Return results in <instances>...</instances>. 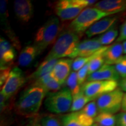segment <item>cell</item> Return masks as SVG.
I'll use <instances>...</instances> for the list:
<instances>
[{
  "instance_id": "cell-1",
  "label": "cell",
  "mask_w": 126,
  "mask_h": 126,
  "mask_svg": "<svg viewBox=\"0 0 126 126\" xmlns=\"http://www.w3.org/2000/svg\"><path fill=\"white\" fill-rule=\"evenodd\" d=\"M47 93L42 88L31 85L20 94L15 104L16 113L25 117L35 116L39 112Z\"/></svg>"
},
{
  "instance_id": "cell-2",
  "label": "cell",
  "mask_w": 126,
  "mask_h": 126,
  "mask_svg": "<svg viewBox=\"0 0 126 126\" xmlns=\"http://www.w3.org/2000/svg\"><path fill=\"white\" fill-rule=\"evenodd\" d=\"M80 37L81 35L69 28L61 31L45 59L59 60L66 57L70 58L79 43Z\"/></svg>"
},
{
  "instance_id": "cell-3",
  "label": "cell",
  "mask_w": 126,
  "mask_h": 126,
  "mask_svg": "<svg viewBox=\"0 0 126 126\" xmlns=\"http://www.w3.org/2000/svg\"><path fill=\"white\" fill-rule=\"evenodd\" d=\"M61 30L59 18L51 16L36 32L34 44L39 54H42L49 46L53 44L59 37Z\"/></svg>"
},
{
  "instance_id": "cell-4",
  "label": "cell",
  "mask_w": 126,
  "mask_h": 126,
  "mask_svg": "<svg viewBox=\"0 0 126 126\" xmlns=\"http://www.w3.org/2000/svg\"><path fill=\"white\" fill-rule=\"evenodd\" d=\"M114 15L94 7L85 8L69 25V28L81 35L96 22L109 16Z\"/></svg>"
},
{
  "instance_id": "cell-5",
  "label": "cell",
  "mask_w": 126,
  "mask_h": 126,
  "mask_svg": "<svg viewBox=\"0 0 126 126\" xmlns=\"http://www.w3.org/2000/svg\"><path fill=\"white\" fill-rule=\"evenodd\" d=\"M72 102V96L68 88H64L54 92L46 94L44 104L48 111L55 114H63L70 111Z\"/></svg>"
},
{
  "instance_id": "cell-6",
  "label": "cell",
  "mask_w": 126,
  "mask_h": 126,
  "mask_svg": "<svg viewBox=\"0 0 126 126\" xmlns=\"http://www.w3.org/2000/svg\"><path fill=\"white\" fill-rule=\"evenodd\" d=\"M124 93L120 89L103 94L96 101L99 113H106L115 114L122 110L123 97Z\"/></svg>"
},
{
  "instance_id": "cell-7",
  "label": "cell",
  "mask_w": 126,
  "mask_h": 126,
  "mask_svg": "<svg viewBox=\"0 0 126 126\" xmlns=\"http://www.w3.org/2000/svg\"><path fill=\"white\" fill-rule=\"evenodd\" d=\"M119 82L116 81H94L86 82L81 86V90L88 96L94 100L103 94L118 88Z\"/></svg>"
},
{
  "instance_id": "cell-8",
  "label": "cell",
  "mask_w": 126,
  "mask_h": 126,
  "mask_svg": "<svg viewBox=\"0 0 126 126\" xmlns=\"http://www.w3.org/2000/svg\"><path fill=\"white\" fill-rule=\"evenodd\" d=\"M27 78L22 70L15 67L12 69L8 79L1 88V93L7 99H11L26 82Z\"/></svg>"
},
{
  "instance_id": "cell-9",
  "label": "cell",
  "mask_w": 126,
  "mask_h": 126,
  "mask_svg": "<svg viewBox=\"0 0 126 126\" xmlns=\"http://www.w3.org/2000/svg\"><path fill=\"white\" fill-rule=\"evenodd\" d=\"M84 9V8L76 5L74 0L58 1L54 7L56 15L63 21L73 20Z\"/></svg>"
},
{
  "instance_id": "cell-10",
  "label": "cell",
  "mask_w": 126,
  "mask_h": 126,
  "mask_svg": "<svg viewBox=\"0 0 126 126\" xmlns=\"http://www.w3.org/2000/svg\"><path fill=\"white\" fill-rule=\"evenodd\" d=\"M103 46L100 43L97 37L91 38L80 42L70 57V59H74L77 57H87L92 56L102 49Z\"/></svg>"
},
{
  "instance_id": "cell-11",
  "label": "cell",
  "mask_w": 126,
  "mask_h": 126,
  "mask_svg": "<svg viewBox=\"0 0 126 126\" xmlns=\"http://www.w3.org/2000/svg\"><path fill=\"white\" fill-rule=\"evenodd\" d=\"M8 1L6 0H1L0 2V16H1V23L2 31L9 39L11 43L16 49L20 48V42L19 39L12 30L10 26L8 20V11L7 8Z\"/></svg>"
},
{
  "instance_id": "cell-12",
  "label": "cell",
  "mask_w": 126,
  "mask_h": 126,
  "mask_svg": "<svg viewBox=\"0 0 126 126\" xmlns=\"http://www.w3.org/2000/svg\"><path fill=\"white\" fill-rule=\"evenodd\" d=\"M14 9L16 18L22 23H28L33 16L34 7L30 0L15 1Z\"/></svg>"
},
{
  "instance_id": "cell-13",
  "label": "cell",
  "mask_w": 126,
  "mask_h": 126,
  "mask_svg": "<svg viewBox=\"0 0 126 126\" xmlns=\"http://www.w3.org/2000/svg\"><path fill=\"white\" fill-rule=\"evenodd\" d=\"M120 78V77L114 65L105 64L96 71L88 75L86 82L94 81H116L119 82Z\"/></svg>"
},
{
  "instance_id": "cell-14",
  "label": "cell",
  "mask_w": 126,
  "mask_h": 126,
  "mask_svg": "<svg viewBox=\"0 0 126 126\" xmlns=\"http://www.w3.org/2000/svg\"><path fill=\"white\" fill-rule=\"evenodd\" d=\"M118 17L116 15L109 16L99 20L85 32L88 37L91 38L93 36L105 33L114 26L117 22Z\"/></svg>"
},
{
  "instance_id": "cell-15",
  "label": "cell",
  "mask_w": 126,
  "mask_h": 126,
  "mask_svg": "<svg viewBox=\"0 0 126 126\" xmlns=\"http://www.w3.org/2000/svg\"><path fill=\"white\" fill-rule=\"evenodd\" d=\"M73 59H59L52 71V73L61 85L66 83L68 78L71 73Z\"/></svg>"
},
{
  "instance_id": "cell-16",
  "label": "cell",
  "mask_w": 126,
  "mask_h": 126,
  "mask_svg": "<svg viewBox=\"0 0 126 126\" xmlns=\"http://www.w3.org/2000/svg\"><path fill=\"white\" fill-rule=\"evenodd\" d=\"M16 56V52L11 42L4 37L0 39V65L11 66Z\"/></svg>"
},
{
  "instance_id": "cell-17",
  "label": "cell",
  "mask_w": 126,
  "mask_h": 126,
  "mask_svg": "<svg viewBox=\"0 0 126 126\" xmlns=\"http://www.w3.org/2000/svg\"><path fill=\"white\" fill-rule=\"evenodd\" d=\"M94 7L107 13L116 15L126 11V0H103L96 3Z\"/></svg>"
},
{
  "instance_id": "cell-18",
  "label": "cell",
  "mask_w": 126,
  "mask_h": 126,
  "mask_svg": "<svg viewBox=\"0 0 126 126\" xmlns=\"http://www.w3.org/2000/svg\"><path fill=\"white\" fill-rule=\"evenodd\" d=\"M32 85L37 86L42 88L45 89L47 94L49 92L59 91L61 89L62 86L59 82L55 78L52 72L33 81Z\"/></svg>"
},
{
  "instance_id": "cell-19",
  "label": "cell",
  "mask_w": 126,
  "mask_h": 126,
  "mask_svg": "<svg viewBox=\"0 0 126 126\" xmlns=\"http://www.w3.org/2000/svg\"><path fill=\"white\" fill-rule=\"evenodd\" d=\"M124 48L123 43H115L109 46L104 51L103 56L105 63L108 65H114L124 56Z\"/></svg>"
},
{
  "instance_id": "cell-20",
  "label": "cell",
  "mask_w": 126,
  "mask_h": 126,
  "mask_svg": "<svg viewBox=\"0 0 126 126\" xmlns=\"http://www.w3.org/2000/svg\"><path fill=\"white\" fill-rule=\"evenodd\" d=\"M38 50L34 45L25 46L20 51L18 58V64L20 67H27L31 65L39 56Z\"/></svg>"
},
{
  "instance_id": "cell-21",
  "label": "cell",
  "mask_w": 126,
  "mask_h": 126,
  "mask_svg": "<svg viewBox=\"0 0 126 126\" xmlns=\"http://www.w3.org/2000/svg\"><path fill=\"white\" fill-rule=\"evenodd\" d=\"M58 60H59L57 59H45L43 62L40 63L37 69L28 77L27 80H31L33 82L37 79L51 72Z\"/></svg>"
},
{
  "instance_id": "cell-22",
  "label": "cell",
  "mask_w": 126,
  "mask_h": 126,
  "mask_svg": "<svg viewBox=\"0 0 126 126\" xmlns=\"http://www.w3.org/2000/svg\"><path fill=\"white\" fill-rule=\"evenodd\" d=\"M94 100H94L92 97L86 96L83 93V91L81 90L79 93L72 96V105L71 107L70 111H71V113H72L80 111L88 103L92 101H94Z\"/></svg>"
},
{
  "instance_id": "cell-23",
  "label": "cell",
  "mask_w": 126,
  "mask_h": 126,
  "mask_svg": "<svg viewBox=\"0 0 126 126\" xmlns=\"http://www.w3.org/2000/svg\"><path fill=\"white\" fill-rule=\"evenodd\" d=\"M119 31H118L117 28L113 26L108 32L99 36L97 38L100 43L103 46H110L109 45L112 43L114 41H116L119 37Z\"/></svg>"
},
{
  "instance_id": "cell-24",
  "label": "cell",
  "mask_w": 126,
  "mask_h": 126,
  "mask_svg": "<svg viewBox=\"0 0 126 126\" xmlns=\"http://www.w3.org/2000/svg\"><path fill=\"white\" fill-rule=\"evenodd\" d=\"M109 46H104L102 49H100L99 51L94 53L92 56L87 57H77L75 59H73V63H72V68L74 71L77 72L80 69L82 68L83 66L85 65L86 64L89 63L92 59H94V57H96L97 55L100 54L102 52L105 51L107 49Z\"/></svg>"
},
{
  "instance_id": "cell-25",
  "label": "cell",
  "mask_w": 126,
  "mask_h": 126,
  "mask_svg": "<svg viewBox=\"0 0 126 126\" xmlns=\"http://www.w3.org/2000/svg\"><path fill=\"white\" fill-rule=\"evenodd\" d=\"M116 115L106 113H99L94 119V123L101 126H116Z\"/></svg>"
},
{
  "instance_id": "cell-26",
  "label": "cell",
  "mask_w": 126,
  "mask_h": 126,
  "mask_svg": "<svg viewBox=\"0 0 126 126\" xmlns=\"http://www.w3.org/2000/svg\"><path fill=\"white\" fill-rule=\"evenodd\" d=\"M61 122L62 126H88L80 120L77 112L70 113L63 116Z\"/></svg>"
},
{
  "instance_id": "cell-27",
  "label": "cell",
  "mask_w": 126,
  "mask_h": 126,
  "mask_svg": "<svg viewBox=\"0 0 126 126\" xmlns=\"http://www.w3.org/2000/svg\"><path fill=\"white\" fill-rule=\"evenodd\" d=\"M66 83L68 86V88L71 93L72 96L81 92L82 86L80 85L78 83L77 72L74 71L71 72L66 81Z\"/></svg>"
},
{
  "instance_id": "cell-28",
  "label": "cell",
  "mask_w": 126,
  "mask_h": 126,
  "mask_svg": "<svg viewBox=\"0 0 126 126\" xmlns=\"http://www.w3.org/2000/svg\"><path fill=\"white\" fill-rule=\"evenodd\" d=\"M104 51L100 53L97 56L94 57L92 60L89 63V71H88V75L96 71L100 68H101L105 64L104 60L103 53Z\"/></svg>"
},
{
  "instance_id": "cell-29",
  "label": "cell",
  "mask_w": 126,
  "mask_h": 126,
  "mask_svg": "<svg viewBox=\"0 0 126 126\" xmlns=\"http://www.w3.org/2000/svg\"><path fill=\"white\" fill-rule=\"evenodd\" d=\"M80 111L88 117L94 119L99 114V110L97 108L96 101L94 100L88 103Z\"/></svg>"
},
{
  "instance_id": "cell-30",
  "label": "cell",
  "mask_w": 126,
  "mask_h": 126,
  "mask_svg": "<svg viewBox=\"0 0 126 126\" xmlns=\"http://www.w3.org/2000/svg\"><path fill=\"white\" fill-rule=\"evenodd\" d=\"M114 66L120 78H126V55H124Z\"/></svg>"
},
{
  "instance_id": "cell-31",
  "label": "cell",
  "mask_w": 126,
  "mask_h": 126,
  "mask_svg": "<svg viewBox=\"0 0 126 126\" xmlns=\"http://www.w3.org/2000/svg\"><path fill=\"white\" fill-rule=\"evenodd\" d=\"M42 126H62L61 122L54 116H46L41 119Z\"/></svg>"
},
{
  "instance_id": "cell-32",
  "label": "cell",
  "mask_w": 126,
  "mask_h": 126,
  "mask_svg": "<svg viewBox=\"0 0 126 126\" xmlns=\"http://www.w3.org/2000/svg\"><path fill=\"white\" fill-rule=\"evenodd\" d=\"M88 71H89V63L86 64L82 68L77 71L78 81L79 84L82 86L84 84L88 77Z\"/></svg>"
},
{
  "instance_id": "cell-33",
  "label": "cell",
  "mask_w": 126,
  "mask_h": 126,
  "mask_svg": "<svg viewBox=\"0 0 126 126\" xmlns=\"http://www.w3.org/2000/svg\"><path fill=\"white\" fill-rule=\"evenodd\" d=\"M11 66H4L1 67L0 68V86L2 88L8 78L10 72L12 70Z\"/></svg>"
},
{
  "instance_id": "cell-34",
  "label": "cell",
  "mask_w": 126,
  "mask_h": 126,
  "mask_svg": "<svg viewBox=\"0 0 126 126\" xmlns=\"http://www.w3.org/2000/svg\"><path fill=\"white\" fill-rule=\"evenodd\" d=\"M126 40V19L120 28L119 35L116 43H122Z\"/></svg>"
},
{
  "instance_id": "cell-35",
  "label": "cell",
  "mask_w": 126,
  "mask_h": 126,
  "mask_svg": "<svg viewBox=\"0 0 126 126\" xmlns=\"http://www.w3.org/2000/svg\"><path fill=\"white\" fill-rule=\"evenodd\" d=\"M116 126H126V112L122 111L116 115Z\"/></svg>"
},
{
  "instance_id": "cell-36",
  "label": "cell",
  "mask_w": 126,
  "mask_h": 126,
  "mask_svg": "<svg viewBox=\"0 0 126 126\" xmlns=\"http://www.w3.org/2000/svg\"><path fill=\"white\" fill-rule=\"evenodd\" d=\"M119 88L122 90L123 92H126V78L121 79L119 83Z\"/></svg>"
},
{
  "instance_id": "cell-37",
  "label": "cell",
  "mask_w": 126,
  "mask_h": 126,
  "mask_svg": "<svg viewBox=\"0 0 126 126\" xmlns=\"http://www.w3.org/2000/svg\"><path fill=\"white\" fill-rule=\"evenodd\" d=\"M122 111H124V112H126V93H124L123 97Z\"/></svg>"
},
{
  "instance_id": "cell-38",
  "label": "cell",
  "mask_w": 126,
  "mask_h": 126,
  "mask_svg": "<svg viewBox=\"0 0 126 126\" xmlns=\"http://www.w3.org/2000/svg\"><path fill=\"white\" fill-rule=\"evenodd\" d=\"M123 46L124 48V53L125 54V55H126V40L123 42Z\"/></svg>"
},
{
  "instance_id": "cell-39",
  "label": "cell",
  "mask_w": 126,
  "mask_h": 126,
  "mask_svg": "<svg viewBox=\"0 0 126 126\" xmlns=\"http://www.w3.org/2000/svg\"><path fill=\"white\" fill-rule=\"evenodd\" d=\"M34 126H42V125H41L40 124H39V123H36L35 125H34Z\"/></svg>"
},
{
  "instance_id": "cell-40",
  "label": "cell",
  "mask_w": 126,
  "mask_h": 126,
  "mask_svg": "<svg viewBox=\"0 0 126 126\" xmlns=\"http://www.w3.org/2000/svg\"><path fill=\"white\" fill-rule=\"evenodd\" d=\"M94 126H97V124L94 123Z\"/></svg>"
},
{
  "instance_id": "cell-41",
  "label": "cell",
  "mask_w": 126,
  "mask_h": 126,
  "mask_svg": "<svg viewBox=\"0 0 126 126\" xmlns=\"http://www.w3.org/2000/svg\"><path fill=\"white\" fill-rule=\"evenodd\" d=\"M97 126H99V125H97Z\"/></svg>"
},
{
  "instance_id": "cell-42",
  "label": "cell",
  "mask_w": 126,
  "mask_h": 126,
  "mask_svg": "<svg viewBox=\"0 0 126 126\" xmlns=\"http://www.w3.org/2000/svg\"></svg>"
}]
</instances>
